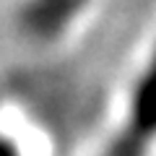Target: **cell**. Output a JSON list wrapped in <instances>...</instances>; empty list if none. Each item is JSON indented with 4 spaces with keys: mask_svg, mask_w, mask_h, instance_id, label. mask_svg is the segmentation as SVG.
Instances as JSON below:
<instances>
[{
    "mask_svg": "<svg viewBox=\"0 0 156 156\" xmlns=\"http://www.w3.org/2000/svg\"><path fill=\"white\" fill-rule=\"evenodd\" d=\"M89 156H156V37L120 86Z\"/></svg>",
    "mask_w": 156,
    "mask_h": 156,
    "instance_id": "1",
    "label": "cell"
},
{
    "mask_svg": "<svg viewBox=\"0 0 156 156\" xmlns=\"http://www.w3.org/2000/svg\"><path fill=\"white\" fill-rule=\"evenodd\" d=\"M5 156H57V146L47 122L26 107V101H5L3 112Z\"/></svg>",
    "mask_w": 156,
    "mask_h": 156,
    "instance_id": "2",
    "label": "cell"
}]
</instances>
